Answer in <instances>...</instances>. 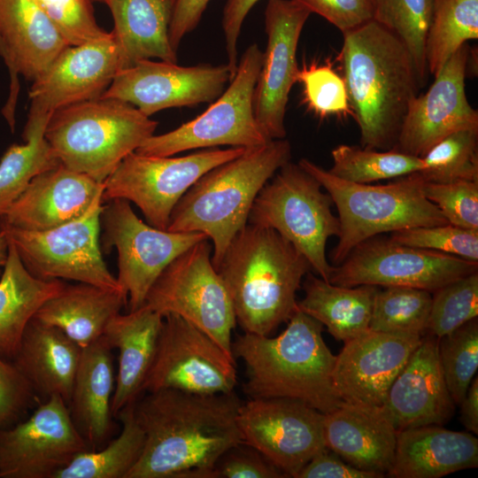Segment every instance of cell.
<instances>
[{"mask_svg": "<svg viewBox=\"0 0 478 478\" xmlns=\"http://www.w3.org/2000/svg\"><path fill=\"white\" fill-rule=\"evenodd\" d=\"M135 412L145 442L127 478H212L220 456L243 442L234 392H144Z\"/></svg>", "mask_w": 478, "mask_h": 478, "instance_id": "6da1fadb", "label": "cell"}, {"mask_svg": "<svg viewBox=\"0 0 478 478\" xmlns=\"http://www.w3.org/2000/svg\"><path fill=\"white\" fill-rule=\"evenodd\" d=\"M341 62L361 146L392 149L420 89L406 47L371 19L343 33Z\"/></svg>", "mask_w": 478, "mask_h": 478, "instance_id": "7a4b0ae2", "label": "cell"}, {"mask_svg": "<svg viewBox=\"0 0 478 478\" xmlns=\"http://www.w3.org/2000/svg\"><path fill=\"white\" fill-rule=\"evenodd\" d=\"M311 269L277 231L247 223L216 267L244 333L269 335L297 309V292Z\"/></svg>", "mask_w": 478, "mask_h": 478, "instance_id": "3957f363", "label": "cell"}, {"mask_svg": "<svg viewBox=\"0 0 478 478\" xmlns=\"http://www.w3.org/2000/svg\"><path fill=\"white\" fill-rule=\"evenodd\" d=\"M323 325L295 311L277 336L244 333L231 344L245 366L243 390L250 398H289L322 413L342 403L333 383L335 361L322 337Z\"/></svg>", "mask_w": 478, "mask_h": 478, "instance_id": "277c9868", "label": "cell"}, {"mask_svg": "<svg viewBox=\"0 0 478 478\" xmlns=\"http://www.w3.org/2000/svg\"><path fill=\"white\" fill-rule=\"evenodd\" d=\"M290 158L289 142L276 139L209 170L176 204L166 230L204 233L212 241L216 269L233 237L248 223L257 195Z\"/></svg>", "mask_w": 478, "mask_h": 478, "instance_id": "5b68a950", "label": "cell"}, {"mask_svg": "<svg viewBox=\"0 0 478 478\" xmlns=\"http://www.w3.org/2000/svg\"><path fill=\"white\" fill-rule=\"evenodd\" d=\"M157 127L134 105L100 96L54 112L44 137L62 165L104 183Z\"/></svg>", "mask_w": 478, "mask_h": 478, "instance_id": "8992f818", "label": "cell"}, {"mask_svg": "<svg viewBox=\"0 0 478 478\" xmlns=\"http://www.w3.org/2000/svg\"><path fill=\"white\" fill-rule=\"evenodd\" d=\"M298 165L320 183L337 209L338 242L330 254L335 266L358 243L382 233L448 224L424 196L419 172L373 185L342 180L306 158Z\"/></svg>", "mask_w": 478, "mask_h": 478, "instance_id": "52a82bcc", "label": "cell"}, {"mask_svg": "<svg viewBox=\"0 0 478 478\" xmlns=\"http://www.w3.org/2000/svg\"><path fill=\"white\" fill-rule=\"evenodd\" d=\"M298 164L289 161L257 195L248 223L273 228L290 242L311 268L329 281L334 266L326 258L330 236H338L340 224L329 194Z\"/></svg>", "mask_w": 478, "mask_h": 478, "instance_id": "ba28073f", "label": "cell"}, {"mask_svg": "<svg viewBox=\"0 0 478 478\" xmlns=\"http://www.w3.org/2000/svg\"><path fill=\"white\" fill-rule=\"evenodd\" d=\"M263 51L251 44L224 92L197 118L179 127L148 138L136 152L170 157L179 152L220 145L254 148L270 142L254 115L253 95Z\"/></svg>", "mask_w": 478, "mask_h": 478, "instance_id": "9c48e42d", "label": "cell"}, {"mask_svg": "<svg viewBox=\"0 0 478 478\" xmlns=\"http://www.w3.org/2000/svg\"><path fill=\"white\" fill-rule=\"evenodd\" d=\"M211 252L209 239H204L173 258L150 287L144 304L163 317H181L232 355L235 314Z\"/></svg>", "mask_w": 478, "mask_h": 478, "instance_id": "30bf717a", "label": "cell"}, {"mask_svg": "<svg viewBox=\"0 0 478 478\" xmlns=\"http://www.w3.org/2000/svg\"><path fill=\"white\" fill-rule=\"evenodd\" d=\"M246 149H212L187 156H147L133 151L104 181V204L115 198L134 203L149 225L166 230L173 209L206 172L240 156Z\"/></svg>", "mask_w": 478, "mask_h": 478, "instance_id": "8fae6325", "label": "cell"}, {"mask_svg": "<svg viewBox=\"0 0 478 478\" xmlns=\"http://www.w3.org/2000/svg\"><path fill=\"white\" fill-rule=\"evenodd\" d=\"M105 203L100 216L101 250L108 254L116 248L117 280L134 311L143 305L150 287L173 258L209 238L202 232H170L146 224L126 199Z\"/></svg>", "mask_w": 478, "mask_h": 478, "instance_id": "7c38bea8", "label": "cell"}, {"mask_svg": "<svg viewBox=\"0 0 478 478\" xmlns=\"http://www.w3.org/2000/svg\"><path fill=\"white\" fill-rule=\"evenodd\" d=\"M103 206L99 203L82 217L45 231L20 229L1 220L0 227L35 277L122 289L103 258L99 242Z\"/></svg>", "mask_w": 478, "mask_h": 478, "instance_id": "4fadbf2b", "label": "cell"}, {"mask_svg": "<svg viewBox=\"0 0 478 478\" xmlns=\"http://www.w3.org/2000/svg\"><path fill=\"white\" fill-rule=\"evenodd\" d=\"M477 270L478 262L376 235L358 243L334 266L329 282L343 287H408L433 293Z\"/></svg>", "mask_w": 478, "mask_h": 478, "instance_id": "5bb4252c", "label": "cell"}, {"mask_svg": "<svg viewBox=\"0 0 478 478\" xmlns=\"http://www.w3.org/2000/svg\"><path fill=\"white\" fill-rule=\"evenodd\" d=\"M235 358L204 331L175 314H167L143 393L175 389L196 394L234 391Z\"/></svg>", "mask_w": 478, "mask_h": 478, "instance_id": "9a60e30c", "label": "cell"}, {"mask_svg": "<svg viewBox=\"0 0 478 478\" xmlns=\"http://www.w3.org/2000/svg\"><path fill=\"white\" fill-rule=\"evenodd\" d=\"M323 420L324 413L308 405L281 397L250 398L242 403L237 415L243 442L294 478L328 449Z\"/></svg>", "mask_w": 478, "mask_h": 478, "instance_id": "2e32d148", "label": "cell"}, {"mask_svg": "<svg viewBox=\"0 0 478 478\" xmlns=\"http://www.w3.org/2000/svg\"><path fill=\"white\" fill-rule=\"evenodd\" d=\"M89 447L65 400L53 395L28 418L0 428V478H54Z\"/></svg>", "mask_w": 478, "mask_h": 478, "instance_id": "e0dca14e", "label": "cell"}, {"mask_svg": "<svg viewBox=\"0 0 478 478\" xmlns=\"http://www.w3.org/2000/svg\"><path fill=\"white\" fill-rule=\"evenodd\" d=\"M124 67L122 53L112 32L69 46L34 81L26 124L46 127L57 110L100 97Z\"/></svg>", "mask_w": 478, "mask_h": 478, "instance_id": "ac0fdd59", "label": "cell"}, {"mask_svg": "<svg viewBox=\"0 0 478 478\" xmlns=\"http://www.w3.org/2000/svg\"><path fill=\"white\" fill-rule=\"evenodd\" d=\"M231 79L227 65L181 66L145 59L120 70L101 96L127 102L150 117L171 107L212 104Z\"/></svg>", "mask_w": 478, "mask_h": 478, "instance_id": "d6986e66", "label": "cell"}, {"mask_svg": "<svg viewBox=\"0 0 478 478\" xmlns=\"http://www.w3.org/2000/svg\"><path fill=\"white\" fill-rule=\"evenodd\" d=\"M311 13L297 0H269L265 10L267 41L254 89L253 111L269 140L286 136V107L299 69L297 44Z\"/></svg>", "mask_w": 478, "mask_h": 478, "instance_id": "ffe728a7", "label": "cell"}, {"mask_svg": "<svg viewBox=\"0 0 478 478\" xmlns=\"http://www.w3.org/2000/svg\"><path fill=\"white\" fill-rule=\"evenodd\" d=\"M469 60L466 43L435 76L428 91L412 99L393 149L421 158L447 135L478 128V112L470 105L465 89Z\"/></svg>", "mask_w": 478, "mask_h": 478, "instance_id": "44dd1931", "label": "cell"}, {"mask_svg": "<svg viewBox=\"0 0 478 478\" xmlns=\"http://www.w3.org/2000/svg\"><path fill=\"white\" fill-rule=\"evenodd\" d=\"M423 335L368 330L344 343L333 369L343 402L380 407Z\"/></svg>", "mask_w": 478, "mask_h": 478, "instance_id": "7402d4cb", "label": "cell"}, {"mask_svg": "<svg viewBox=\"0 0 478 478\" xmlns=\"http://www.w3.org/2000/svg\"><path fill=\"white\" fill-rule=\"evenodd\" d=\"M70 45L35 0H0V56L11 75L3 114L14 129L18 76L35 81Z\"/></svg>", "mask_w": 478, "mask_h": 478, "instance_id": "603a6c76", "label": "cell"}, {"mask_svg": "<svg viewBox=\"0 0 478 478\" xmlns=\"http://www.w3.org/2000/svg\"><path fill=\"white\" fill-rule=\"evenodd\" d=\"M438 340L429 334L422 336L380 406L397 431L443 425L454 414L455 404L443 377Z\"/></svg>", "mask_w": 478, "mask_h": 478, "instance_id": "cb8c5ba5", "label": "cell"}, {"mask_svg": "<svg viewBox=\"0 0 478 478\" xmlns=\"http://www.w3.org/2000/svg\"><path fill=\"white\" fill-rule=\"evenodd\" d=\"M104 183L64 165L32 179L0 220L29 231H45L75 220L104 203Z\"/></svg>", "mask_w": 478, "mask_h": 478, "instance_id": "d4e9b609", "label": "cell"}, {"mask_svg": "<svg viewBox=\"0 0 478 478\" xmlns=\"http://www.w3.org/2000/svg\"><path fill=\"white\" fill-rule=\"evenodd\" d=\"M328 450L348 464L384 476L395 454L397 430L380 407L343 402L324 414Z\"/></svg>", "mask_w": 478, "mask_h": 478, "instance_id": "484cf974", "label": "cell"}, {"mask_svg": "<svg viewBox=\"0 0 478 478\" xmlns=\"http://www.w3.org/2000/svg\"><path fill=\"white\" fill-rule=\"evenodd\" d=\"M478 466V440L469 432L441 425L397 431L392 478H439Z\"/></svg>", "mask_w": 478, "mask_h": 478, "instance_id": "4316f807", "label": "cell"}, {"mask_svg": "<svg viewBox=\"0 0 478 478\" xmlns=\"http://www.w3.org/2000/svg\"><path fill=\"white\" fill-rule=\"evenodd\" d=\"M163 316L143 304L127 314L115 315L103 336L119 351V368L111 410L113 417L143 393V386L152 365Z\"/></svg>", "mask_w": 478, "mask_h": 478, "instance_id": "83f0119b", "label": "cell"}, {"mask_svg": "<svg viewBox=\"0 0 478 478\" xmlns=\"http://www.w3.org/2000/svg\"><path fill=\"white\" fill-rule=\"evenodd\" d=\"M112 351L103 335L81 349L68 404L73 422L90 450L102 448L114 429Z\"/></svg>", "mask_w": 478, "mask_h": 478, "instance_id": "f1b7e54d", "label": "cell"}, {"mask_svg": "<svg viewBox=\"0 0 478 478\" xmlns=\"http://www.w3.org/2000/svg\"><path fill=\"white\" fill-rule=\"evenodd\" d=\"M81 352L62 330L33 317L12 361L37 396L45 400L58 395L68 405Z\"/></svg>", "mask_w": 478, "mask_h": 478, "instance_id": "f546056e", "label": "cell"}, {"mask_svg": "<svg viewBox=\"0 0 478 478\" xmlns=\"http://www.w3.org/2000/svg\"><path fill=\"white\" fill-rule=\"evenodd\" d=\"M127 304L122 289L89 283L66 284L34 318L62 330L81 349L100 338L108 322Z\"/></svg>", "mask_w": 478, "mask_h": 478, "instance_id": "4dcf8cb0", "label": "cell"}, {"mask_svg": "<svg viewBox=\"0 0 478 478\" xmlns=\"http://www.w3.org/2000/svg\"><path fill=\"white\" fill-rule=\"evenodd\" d=\"M113 18L112 31L122 53L124 68L152 58L177 63L169 41L175 0H106Z\"/></svg>", "mask_w": 478, "mask_h": 478, "instance_id": "1f68e13d", "label": "cell"}, {"mask_svg": "<svg viewBox=\"0 0 478 478\" xmlns=\"http://www.w3.org/2000/svg\"><path fill=\"white\" fill-rule=\"evenodd\" d=\"M66 283L32 275L9 241L8 257L0 278V354L12 360L23 332L38 309Z\"/></svg>", "mask_w": 478, "mask_h": 478, "instance_id": "d6a6232c", "label": "cell"}, {"mask_svg": "<svg viewBox=\"0 0 478 478\" xmlns=\"http://www.w3.org/2000/svg\"><path fill=\"white\" fill-rule=\"evenodd\" d=\"M297 308L326 326L336 340L345 343L369 330L378 286L343 287L307 273Z\"/></svg>", "mask_w": 478, "mask_h": 478, "instance_id": "836d02e7", "label": "cell"}, {"mask_svg": "<svg viewBox=\"0 0 478 478\" xmlns=\"http://www.w3.org/2000/svg\"><path fill=\"white\" fill-rule=\"evenodd\" d=\"M135 403L118 412L116 417L122 429L115 439L98 450L79 453L54 478H127L141 457L145 442L135 417Z\"/></svg>", "mask_w": 478, "mask_h": 478, "instance_id": "e575fe53", "label": "cell"}, {"mask_svg": "<svg viewBox=\"0 0 478 478\" xmlns=\"http://www.w3.org/2000/svg\"><path fill=\"white\" fill-rule=\"evenodd\" d=\"M478 38V0H434L425 44L428 72L438 74L450 58Z\"/></svg>", "mask_w": 478, "mask_h": 478, "instance_id": "d590c367", "label": "cell"}, {"mask_svg": "<svg viewBox=\"0 0 478 478\" xmlns=\"http://www.w3.org/2000/svg\"><path fill=\"white\" fill-rule=\"evenodd\" d=\"M44 126L26 125L23 144H12L0 159V219L37 174L58 166L44 137Z\"/></svg>", "mask_w": 478, "mask_h": 478, "instance_id": "8d00e7d4", "label": "cell"}, {"mask_svg": "<svg viewBox=\"0 0 478 478\" xmlns=\"http://www.w3.org/2000/svg\"><path fill=\"white\" fill-rule=\"evenodd\" d=\"M333 165L328 170L344 181L370 184L396 179L422 170L421 158L396 149L378 150L362 146L340 144L331 151Z\"/></svg>", "mask_w": 478, "mask_h": 478, "instance_id": "74e56055", "label": "cell"}, {"mask_svg": "<svg viewBox=\"0 0 478 478\" xmlns=\"http://www.w3.org/2000/svg\"><path fill=\"white\" fill-rule=\"evenodd\" d=\"M434 0H374L373 19L384 26L406 47L420 88L427 81L425 44Z\"/></svg>", "mask_w": 478, "mask_h": 478, "instance_id": "f35d334b", "label": "cell"}, {"mask_svg": "<svg viewBox=\"0 0 478 478\" xmlns=\"http://www.w3.org/2000/svg\"><path fill=\"white\" fill-rule=\"evenodd\" d=\"M432 302V293L415 288L385 287L378 289L373 305L369 329L372 331L424 335Z\"/></svg>", "mask_w": 478, "mask_h": 478, "instance_id": "ab89813d", "label": "cell"}, {"mask_svg": "<svg viewBox=\"0 0 478 478\" xmlns=\"http://www.w3.org/2000/svg\"><path fill=\"white\" fill-rule=\"evenodd\" d=\"M419 173L425 181H478V128L456 131L433 145L422 157Z\"/></svg>", "mask_w": 478, "mask_h": 478, "instance_id": "60d3db41", "label": "cell"}, {"mask_svg": "<svg viewBox=\"0 0 478 478\" xmlns=\"http://www.w3.org/2000/svg\"><path fill=\"white\" fill-rule=\"evenodd\" d=\"M438 353L448 390L459 405L478 368L477 318L439 338Z\"/></svg>", "mask_w": 478, "mask_h": 478, "instance_id": "b9f144b4", "label": "cell"}, {"mask_svg": "<svg viewBox=\"0 0 478 478\" xmlns=\"http://www.w3.org/2000/svg\"><path fill=\"white\" fill-rule=\"evenodd\" d=\"M478 315V273L433 292L426 334L441 338Z\"/></svg>", "mask_w": 478, "mask_h": 478, "instance_id": "7bdbcfd3", "label": "cell"}, {"mask_svg": "<svg viewBox=\"0 0 478 478\" xmlns=\"http://www.w3.org/2000/svg\"><path fill=\"white\" fill-rule=\"evenodd\" d=\"M297 81L303 84L305 104L318 116L353 115L343 78L330 64H305L298 69Z\"/></svg>", "mask_w": 478, "mask_h": 478, "instance_id": "ee69618b", "label": "cell"}, {"mask_svg": "<svg viewBox=\"0 0 478 478\" xmlns=\"http://www.w3.org/2000/svg\"><path fill=\"white\" fill-rule=\"evenodd\" d=\"M389 238L400 244L478 262V230L465 229L448 223L400 229L390 233Z\"/></svg>", "mask_w": 478, "mask_h": 478, "instance_id": "f6af8a7d", "label": "cell"}, {"mask_svg": "<svg viewBox=\"0 0 478 478\" xmlns=\"http://www.w3.org/2000/svg\"><path fill=\"white\" fill-rule=\"evenodd\" d=\"M423 193L449 224L478 230V181H425Z\"/></svg>", "mask_w": 478, "mask_h": 478, "instance_id": "bcb514c9", "label": "cell"}, {"mask_svg": "<svg viewBox=\"0 0 478 478\" xmlns=\"http://www.w3.org/2000/svg\"><path fill=\"white\" fill-rule=\"evenodd\" d=\"M70 46L105 36L95 18L91 0H35Z\"/></svg>", "mask_w": 478, "mask_h": 478, "instance_id": "7dc6e473", "label": "cell"}, {"mask_svg": "<svg viewBox=\"0 0 478 478\" xmlns=\"http://www.w3.org/2000/svg\"><path fill=\"white\" fill-rule=\"evenodd\" d=\"M38 396L13 362L0 354V428L26 418Z\"/></svg>", "mask_w": 478, "mask_h": 478, "instance_id": "c3c4849f", "label": "cell"}, {"mask_svg": "<svg viewBox=\"0 0 478 478\" xmlns=\"http://www.w3.org/2000/svg\"><path fill=\"white\" fill-rule=\"evenodd\" d=\"M287 477L255 448L241 443L231 447L217 460L212 478Z\"/></svg>", "mask_w": 478, "mask_h": 478, "instance_id": "681fc988", "label": "cell"}, {"mask_svg": "<svg viewBox=\"0 0 478 478\" xmlns=\"http://www.w3.org/2000/svg\"><path fill=\"white\" fill-rule=\"evenodd\" d=\"M312 13H317L343 34L371 19L374 0H297Z\"/></svg>", "mask_w": 478, "mask_h": 478, "instance_id": "f907efd6", "label": "cell"}, {"mask_svg": "<svg viewBox=\"0 0 478 478\" xmlns=\"http://www.w3.org/2000/svg\"><path fill=\"white\" fill-rule=\"evenodd\" d=\"M383 475L358 469L326 449L315 455L299 472L297 478H381Z\"/></svg>", "mask_w": 478, "mask_h": 478, "instance_id": "816d5d0a", "label": "cell"}, {"mask_svg": "<svg viewBox=\"0 0 478 478\" xmlns=\"http://www.w3.org/2000/svg\"><path fill=\"white\" fill-rule=\"evenodd\" d=\"M258 0H227L222 16V29L225 38L227 66L235 75L238 65L237 42L241 28L251 9Z\"/></svg>", "mask_w": 478, "mask_h": 478, "instance_id": "f5cc1de1", "label": "cell"}, {"mask_svg": "<svg viewBox=\"0 0 478 478\" xmlns=\"http://www.w3.org/2000/svg\"><path fill=\"white\" fill-rule=\"evenodd\" d=\"M210 0H175L169 27V41L174 50L182 38L198 25Z\"/></svg>", "mask_w": 478, "mask_h": 478, "instance_id": "db71d44e", "label": "cell"}, {"mask_svg": "<svg viewBox=\"0 0 478 478\" xmlns=\"http://www.w3.org/2000/svg\"><path fill=\"white\" fill-rule=\"evenodd\" d=\"M460 420L469 432L478 433V377L472 380L467 391L459 405Z\"/></svg>", "mask_w": 478, "mask_h": 478, "instance_id": "11a10c76", "label": "cell"}, {"mask_svg": "<svg viewBox=\"0 0 478 478\" xmlns=\"http://www.w3.org/2000/svg\"><path fill=\"white\" fill-rule=\"evenodd\" d=\"M9 251V239L5 232L0 227V268L6 263Z\"/></svg>", "mask_w": 478, "mask_h": 478, "instance_id": "9f6ffc18", "label": "cell"}, {"mask_svg": "<svg viewBox=\"0 0 478 478\" xmlns=\"http://www.w3.org/2000/svg\"><path fill=\"white\" fill-rule=\"evenodd\" d=\"M91 1H96V2H100V3H104L106 0H91Z\"/></svg>", "mask_w": 478, "mask_h": 478, "instance_id": "6f0895ef", "label": "cell"}]
</instances>
